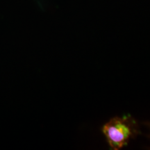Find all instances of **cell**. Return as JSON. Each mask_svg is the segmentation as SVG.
I'll list each match as a JSON object with an SVG mask.
<instances>
[{
  "label": "cell",
  "instance_id": "6da1fadb",
  "mask_svg": "<svg viewBox=\"0 0 150 150\" xmlns=\"http://www.w3.org/2000/svg\"><path fill=\"white\" fill-rule=\"evenodd\" d=\"M102 131L110 147L114 150L120 149L138 134V125L130 115L112 118L105 124Z\"/></svg>",
  "mask_w": 150,
  "mask_h": 150
}]
</instances>
